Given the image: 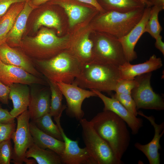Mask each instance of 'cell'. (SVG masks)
Here are the masks:
<instances>
[{
	"label": "cell",
	"instance_id": "12",
	"mask_svg": "<svg viewBox=\"0 0 164 164\" xmlns=\"http://www.w3.org/2000/svg\"><path fill=\"white\" fill-rule=\"evenodd\" d=\"M91 90L103 101L104 105L103 111H109L114 113L126 122L131 129L133 135H135L138 133L143 126V121L141 118L137 117L129 111L113 97H109L96 90Z\"/></svg>",
	"mask_w": 164,
	"mask_h": 164
},
{
	"label": "cell",
	"instance_id": "5",
	"mask_svg": "<svg viewBox=\"0 0 164 164\" xmlns=\"http://www.w3.org/2000/svg\"><path fill=\"white\" fill-rule=\"evenodd\" d=\"M67 40V37H58L53 31L43 28L36 36L27 38L26 43L20 46L30 55L46 60L59 53L66 46Z\"/></svg>",
	"mask_w": 164,
	"mask_h": 164
},
{
	"label": "cell",
	"instance_id": "14",
	"mask_svg": "<svg viewBox=\"0 0 164 164\" xmlns=\"http://www.w3.org/2000/svg\"><path fill=\"white\" fill-rule=\"evenodd\" d=\"M138 114L149 121L154 127L155 133L152 139L148 144L142 145L136 142L134 146L145 155L150 164H159L160 154L159 151L161 148L160 140L164 133V122L158 124L155 122L153 116H147L141 111H138Z\"/></svg>",
	"mask_w": 164,
	"mask_h": 164
},
{
	"label": "cell",
	"instance_id": "21",
	"mask_svg": "<svg viewBox=\"0 0 164 164\" xmlns=\"http://www.w3.org/2000/svg\"><path fill=\"white\" fill-rule=\"evenodd\" d=\"M29 128L33 142L35 145L43 149L52 150L60 156L64 149L63 141L43 132L32 121L29 122Z\"/></svg>",
	"mask_w": 164,
	"mask_h": 164
},
{
	"label": "cell",
	"instance_id": "43",
	"mask_svg": "<svg viewBox=\"0 0 164 164\" xmlns=\"http://www.w3.org/2000/svg\"><path fill=\"white\" fill-rule=\"evenodd\" d=\"M146 5V3L145 2V1H144V0H141Z\"/></svg>",
	"mask_w": 164,
	"mask_h": 164
},
{
	"label": "cell",
	"instance_id": "37",
	"mask_svg": "<svg viewBox=\"0 0 164 164\" xmlns=\"http://www.w3.org/2000/svg\"><path fill=\"white\" fill-rule=\"evenodd\" d=\"M12 117L7 110L2 108L0 106V123H7L15 121Z\"/></svg>",
	"mask_w": 164,
	"mask_h": 164
},
{
	"label": "cell",
	"instance_id": "31",
	"mask_svg": "<svg viewBox=\"0 0 164 164\" xmlns=\"http://www.w3.org/2000/svg\"><path fill=\"white\" fill-rule=\"evenodd\" d=\"M113 97L118 100L129 111L137 116L138 114L136 104L131 94H125L116 93L112 95Z\"/></svg>",
	"mask_w": 164,
	"mask_h": 164
},
{
	"label": "cell",
	"instance_id": "3",
	"mask_svg": "<svg viewBox=\"0 0 164 164\" xmlns=\"http://www.w3.org/2000/svg\"><path fill=\"white\" fill-rule=\"evenodd\" d=\"M120 80L118 67L93 62L84 64L81 72L73 82L84 89L111 94Z\"/></svg>",
	"mask_w": 164,
	"mask_h": 164
},
{
	"label": "cell",
	"instance_id": "42",
	"mask_svg": "<svg viewBox=\"0 0 164 164\" xmlns=\"http://www.w3.org/2000/svg\"><path fill=\"white\" fill-rule=\"evenodd\" d=\"M146 5V7H151L153 6L152 4V0H144Z\"/></svg>",
	"mask_w": 164,
	"mask_h": 164
},
{
	"label": "cell",
	"instance_id": "18",
	"mask_svg": "<svg viewBox=\"0 0 164 164\" xmlns=\"http://www.w3.org/2000/svg\"><path fill=\"white\" fill-rule=\"evenodd\" d=\"M50 88H44L30 92L28 110L32 121L50 112Z\"/></svg>",
	"mask_w": 164,
	"mask_h": 164
},
{
	"label": "cell",
	"instance_id": "10",
	"mask_svg": "<svg viewBox=\"0 0 164 164\" xmlns=\"http://www.w3.org/2000/svg\"><path fill=\"white\" fill-rule=\"evenodd\" d=\"M56 84L66 98L67 114L79 121L84 115L81 108L84 100L91 97H97V95L92 90L81 88L73 83L70 84L59 82Z\"/></svg>",
	"mask_w": 164,
	"mask_h": 164
},
{
	"label": "cell",
	"instance_id": "1",
	"mask_svg": "<svg viewBox=\"0 0 164 164\" xmlns=\"http://www.w3.org/2000/svg\"><path fill=\"white\" fill-rule=\"evenodd\" d=\"M90 121L97 134L109 145L116 157L121 160L130 141L126 122L109 111L98 113Z\"/></svg>",
	"mask_w": 164,
	"mask_h": 164
},
{
	"label": "cell",
	"instance_id": "8",
	"mask_svg": "<svg viewBox=\"0 0 164 164\" xmlns=\"http://www.w3.org/2000/svg\"><path fill=\"white\" fill-rule=\"evenodd\" d=\"M152 73L149 72L136 76V83L132 90L131 95L135 101L137 109L162 110L164 102L162 97L155 93L151 85Z\"/></svg>",
	"mask_w": 164,
	"mask_h": 164
},
{
	"label": "cell",
	"instance_id": "23",
	"mask_svg": "<svg viewBox=\"0 0 164 164\" xmlns=\"http://www.w3.org/2000/svg\"><path fill=\"white\" fill-rule=\"evenodd\" d=\"M25 2L12 4L0 19V45L5 42L6 37L12 28Z\"/></svg>",
	"mask_w": 164,
	"mask_h": 164
},
{
	"label": "cell",
	"instance_id": "39",
	"mask_svg": "<svg viewBox=\"0 0 164 164\" xmlns=\"http://www.w3.org/2000/svg\"><path fill=\"white\" fill-rule=\"evenodd\" d=\"M155 47L158 49L164 55V43L162 41V37L160 35L155 39Z\"/></svg>",
	"mask_w": 164,
	"mask_h": 164
},
{
	"label": "cell",
	"instance_id": "41",
	"mask_svg": "<svg viewBox=\"0 0 164 164\" xmlns=\"http://www.w3.org/2000/svg\"><path fill=\"white\" fill-rule=\"evenodd\" d=\"M152 4L153 6H157L164 9V0H152Z\"/></svg>",
	"mask_w": 164,
	"mask_h": 164
},
{
	"label": "cell",
	"instance_id": "20",
	"mask_svg": "<svg viewBox=\"0 0 164 164\" xmlns=\"http://www.w3.org/2000/svg\"><path fill=\"white\" fill-rule=\"evenodd\" d=\"M8 86L10 88L9 99L12 101L13 105V108L9 113L15 118L27 110L30 91L27 84L15 83Z\"/></svg>",
	"mask_w": 164,
	"mask_h": 164
},
{
	"label": "cell",
	"instance_id": "38",
	"mask_svg": "<svg viewBox=\"0 0 164 164\" xmlns=\"http://www.w3.org/2000/svg\"><path fill=\"white\" fill-rule=\"evenodd\" d=\"M80 2L91 5L93 6L100 12H103L104 11L98 3L97 0H77Z\"/></svg>",
	"mask_w": 164,
	"mask_h": 164
},
{
	"label": "cell",
	"instance_id": "27",
	"mask_svg": "<svg viewBox=\"0 0 164 164\" xmlns=\"http://www.w3.org/2000/svg\"><path fill=\"white\" fill-rule=\"evenodd\" d=\"M51 93L50 106L49 113L54 118L61 117L63 111L66 108L63 105V94L56 83L46 80Z\"/></svg>",
	"mask_w": 164,
	"mask_h": 164
},
{
	"label": "cell",
	"instance_id": "29",
	"mask_svg": "<svg viewBox=\"0 0 164 164\" xmlns=\"http://www.w3.org/2000/svg\"><path fill=\"white\" fill-rule=\"evenodd\" d=\"M43 26L54 28L59 33L61 32L60 20L57 14L53 11H45L38 17L33 25L34 30L36 31Z\"/></svg>",
	"mask_w": 164,
	"mask_h": 164
},
{
	"label": "cell",
	"instance_id": "35",
	"mask_svg": "<svg viewBox=\"0 0 164 164\" xmlns=\"http://www.w3.org/2000/svg\"><path fill=\"white\" fill-rule=\"evenodd\" d=\"M10 88L0 81V102L8 104L9 103V94Z\"/></svg>",
	"mask_w": 164,
	"mask_h": 164
},
{
	"label": "cell",
	"instance_id": "19",
	"mask_svg": "<svg viewBox=\"0 0 164 164\" xmlns=\"http://www.w3.org/2000/svg\"><path fill=\"white\" fill-rule=\"evenodd\" d=\"M29 1L26 0L23 8L6 37L5 42L12 47L21 45L22 36L25 31L29 17L32 11L36 9L31 5Z\"/></svg>",
	"mask_w": 164,
	"mask_h": 164
},
{
	"label": "cell",
	"instance_id": "40",
	"mask_svg": "<svg viewBox=\"0 0 164 164\" xmlns=\"http://www.w3.org/2000/svg\"><path fill=\"white\" fill-rule=\"evenodd\" d=\"M51 0H30L31 5L35 8Z\"/></svg>",
	"mask_w": 164,
	"mask_h": 164
},
{
	"label": "cell",
	"instance_id": "7",
	"mask_svg": "<svg viewBox=\"0 0 164 164\" xmlns=\"http://www.w3.org/2000/svg\"><path fill=\"white\" fill-rule=\"evenodd\" d=\"M99 34L94 43V62L119 67L127 62L118 38L110 34Z\"/></svg>",
	"mask_w": 164,
	"mask_h": 164
},
{
	"label": "cell",
	"instance_id": "26",
	"mask_svg": "<svg viewBox=\"0 0 164 164\" xmlns=\"http://www.w3.org/2000/svg\"><path fill=\"white\" fill-rule=\"evenodd\" d=\"M93 46V42L86 34L74 46V55L83 64L90 63L94 60Z\"/></svg>",
	"mask_w": 164,
	"mask_h": 164
},
{
	"label": "cell",
	"instance_id": "4",
	"mask_svg": "<svg viewBox=\"0 0 164 164\" xmlns=\"http://www.w3.org/2000/svg\"><path fill=\"white\" fill-rule=\"evenodd\" d=\"M145 8L125 13L113 11L101 12L96 20L97 29L118 38H121L139 21Z\"/></svg>",
	"mask_w": 164,
	"mask_h": 164
},
{
	"label": "cell",
	"instance_id": "13",
	"mask_svg": "<svg viewBox=\"0 0 164 164\" xmlns=\"http://www.w3.org/2000/svg\"><path fill=\"white\" fill-rule=\"evenodd\" d=\"M0 81L7 86L15 83L45 85L48 84L43 78L35 76L20 67L4 64L1 61Z\"/></svg>",
	"mask_w": 164,
	"mask_h": 164
},
{
	"label": "cell",
	"instance_id": "30",
	"mask_svg": "<svg viewBox=\"0 0 164 164\" xmlns=\"http://www.w3.org/2000/svg\"><path fill=\"white\" fill-rule=\"evenodd\" d=\"M163 9L161 7L152 6L151 8L149 18L145 25V32L148 33L155 39L160 35L162 30L159 22L158 15L159 12Z\"/></svg>",
	"mask_w": 164,
	"mask_h": 164
},
{
	"label": "cell",
	"instance_id": "6",
	"mask_svg": "<svg viewBox=\"0 0 164 164\" xmlns=\"http://www.w3.org/2000/svg\"><path fill=\"white\" fill-rule=\"evenodd\" d=\"M82 137L85 147L97 164H121L107 143L96 132L91 122L86 118L79 120Z\"/></svg>",
	"mask_w": 164,
	"mask_h": 164
},
{
	"label": "cell",
	"instance_id": "16",
	"mask_svg": "<svg viewBox=\"0 0 164 164\" xmlns=\"http://www.w3.org/2000/svg\"><path fill=\"white\" fill-rule=\"evenodd\" d=\"M0 59L4 64L20 67L35 76L43 78V75L32 62L24 54L10 47L5 42L0 45Z\"/></svg>",
	"mask_w": 164,
	"mask_h": 164
},
{
	"label": "cell",
	"instance_id": "2",
	"mask_svg": "<svg viewBox=\"0 0 164 164\" xmlns=\"http://www.w3.org/2000/svg\"><path fill=\"white\" fill-rule=\"evenodd\" d=\"M33 63L46 80L70 84L80 75L84 65L74 54L66 51L48 59L36 60Z\"/></svg>",
	"mask_w": 164,
	"mask_h": 164
},
{
	"label": "cell",
	"instance_id": "22",
	"mask_svg": "<svg viewBox=\"0 0 164 164\" xmlns=\"http://www.w3.org/2000/svg\"><path fill=\"white\" fill-rule=\"evenodd\" d=\"M50 4L58 5L64 9L68 16L69 26L72 27L81 22L88 15L90 9L83 5L64 0H51Z\"/></svg>",
	"mask_w": 164,
	"mask_h": 164
},
{
	"label": "cell",
	"instance_id": "17",
	"mask_svg": "<svg viewBox=\"0 0 164 164\" xmlns=\"http://www.w3.org/2000/svg\"><path fill=\"white\" fill-rule=\"evenodd\" d=\"M162 66L161 59L154 54L145 62L136 64L126 62L118 67L120 80L134 79L136 76L152 72L160 68Z\"/></svg>",
	"mask_w": 164,
	"mask_h": 164
},
{
	"label": "cell",
	"instance_id": "25",
	"mask_svg": "<svg viewBox=\"0 0 164 164\" xmlns=\"http://www.w3.org/2000/svg\"><path fill=\"white\" fill-rule=\"evenodd\" d=\"M26 158H33L39 164H62L60 156L56 152L49 149L41 148L34 143L26 151Z\"/></svg>",
	"mask_w": 164,
	"mask_h": 164
},
{
	"label": "cell",
	"instance_id": "11",
	"mask_svg": "<svg viewBox=\"0 0 164 164\" xmlns=\"http://www.w3.org/2000/svg\"><path fill=\"white\" fill-rule=\"evenodd\" d=\"M60 117L54 118L62 137L64 149L60 156L62 163L65 164H97L85 147L80 148L77 141L71 139L66 135L61 127Z\"/></svg>",
	"mask_w": 164,
	"mask_h": 164
},
{
	"label": "cell",
	"instance_id": "45",
	"mask_svg": "<svg viewBox=\"0 0 164 164\" xmlns=\"http://www.w3.org/2000/svg\"><path fill=\"white\" fill-rule=\"evenodd\" d=\"M1 17H0V19L1 18Z\"/></svg>",
	"mask_w": 164,
	"mask_h": 164
},
{
	"label": "cell",
	"instance_id": "34",
	"mask_svg": "<svg viewBox=\"0 0 164 164\" xmlns=\"http://www.w3.org/2000/svg\"><path fill=\"white\" fill-rule=\"evenodd\" d=\"M135 79L120 80L116 87V93L131 94V91L136 84Z\"/></svg>",
	"mask_w": 164,
	"mask_h": 164
},
{
	"label": "cell",
	"instance_id": "36",
	"mask_svg": "<svg viewBox=\"0 0 164 164\" xmlns=\"http://www.w3.org/2000/svg\"><path fill=\"white\" fill-rule=\"evenodd\" d=\"M26 0H0V17L2 16L13 4L26 2Z\"/></svg>",
	"mask_w": 164,
	"mask_h": 164
},
{
	"label": "cell",
	"instance_id": "33",
	"mask_svg": "<svg viewBox=\"0 0 164 164\" xmlns=\"http://www.w3.org/2000/svg\"><path fill=\"white\" fill-rule=\"evenodd\" d=\"M15 121L7 123H0V143L11 139L16 130Z\"/></svg>",
	"mask_w": 164,
	"mask_h": 164
},
{
	"label": "cell",
	"instance_id": "24",
	"mask_svg": "<svg viewBox=\"0 0 164 164\" xmlns=\"http://www.w3.org/2000/svg\"><path fill=\"white\" fill-rule=\"evenodd\" d=\"M104 11L125 13L146 7L141 0H97Z\"/></svg>",
	"mask_w": 164,
	"mask_h": 164
},
{
	"label": "cell",
	"instance_id": "28",
	"mask_svg": "<svg viewBox=\"0 0 164 164\" xmlns=\"http://www.w3.org/2000/svg\"><path fill=\"white\" fill-rule=\"evenodd\" d=\"M49 113L33 121L37 127L43 132L59 140L63 141L61 132Z\"/></svg>",
	"mask_w": 164,
	"mask_h": 164
},
{
	"label": "cell",
	"instance_id": "44",
	"mask_svg": "<svg viewBox=\"0 0 164 164\" xmlns=\"http://www.w3.org/2000/svg\"><path fill=\"white\" fill-rule=\"evenodd\" d=\"M1 62V60H0V63Z\"/></svg>",
	"mask_w": 164,
	"mask_h": 164
},
{
	"label": "cell",
	"instance_id": "15",
	"mask_svg": "<svg viewBox=\"0 0 164 164\" xmlns=\"http://www.w3.org/2000/svg\"><path fill=\"white\" fill-rule=\"evenodd\" d=\"M151 8L145 7L139 21L126 35L118 38L128 62H130L137 58L136 53L134 50L135 46L141 36L145 33V26L150 16Z\"/></svg>",
	"mask_w": 164,
	"mask_h": 164
},
{
	"label": "cell",
	"instance_id": "32",
	"mask_svg": "<svg viewBox=\"0 0 164 164\" xmlns=\"http://www.w3.org/2000/svg\"><path fill=\"white\" fill-rule=\"evenodd\" d=\"M13 148L10 140L0 143V164H9L12 159Z\"/></svg>",
	"mask_w": 164,
	"mask_h": 164
},
{
	"label": "cell",
	"instance_id": "9",
	"mask_svg": "<svg viewBox=\"0 0 164 164\" xmlns=\"http://www.w3.org/2000/svg\"><path fill=\"white\" fill-rule=\"evenodd\" d=\"M16 118L17 125L11 139L14 146L11 162L14 164H22L23 162L29 164L30 159L25 157L26 152L33 142L29 128L30 115L28 110Z\"/></svg>",
	"mask_w": 164,
	"mask_h": 164
}]
</instances>
